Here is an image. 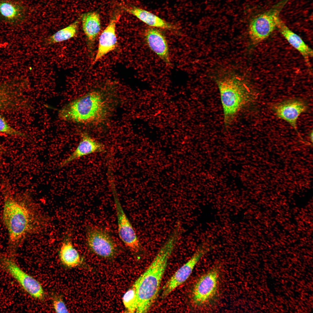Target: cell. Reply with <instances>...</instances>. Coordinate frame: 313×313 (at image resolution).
Instances as JSON below:
<instances>
[{"label":"cell","mask_w":313,"mask_h":313,"mask_svg":"<svg viewBox=\"0 0 313 313\" xmlns=\"http://www.w3.org/2000/svg\"><path fill=\"white\" fill-rule=\"evenodd\" d=\"M2 220L8 233L9 256L13 258L27 236L42 232L49 222L30 197L9 194L4 198Z\"/></svg>","instance_id":"obj_1"},{"label":"cell","mask_w":313,"mask_h":313,"mask_svg":"<svg viewBox=\"0 0 313 313\" xmlns=\"http://www.w3.org/2000/svg\"><path fill=\"white\" fill-rule=\"evenodd\" d=\"M181 233L179 229L174 228L150 265L133 285L137 297L136 312H147L157 299L168 261Z\"/></svg>","instance_id":"obj_2"},{"label":"cell","mask_w":313,"mask_h":313,"mask_svg":"<svg viewBox=\"0 0 313 313\" xmlns=\"http://www.w3.org/2000/svg\"><path fill=\"white\" fill-rule=\"evenodd\" d=\"M104 102L101 94L93 91L70 102L60 110L61 119L79 123H87L102 118L105 111Z\"/></svg>","instance_id":"obj_3"},{"label":"cell","mask_w":313,"mask_h":313,"mask_svg":"<svg viewBox=\"0 0 313 313\" xmlns=\"http://www.w3.org/2000/svg\"><path fill=\"white\" fill-rule=\"evenodd\" d=\"M240 82L232 79L225 80L219 85L224 116L228 124L247 100L248 94Z\"/></svg>","instance_id":"obj_4"},{"label":"cell","mask_w":313,"mask_h":313,"mask_svg":"<svg viewBox=\"0 0 313 313\" xmlns=\"http://www.w3.org/2000/svg\"><path fill=\"white\" fill-rule=\"evenodd\" d=\"M289 0H283L269 10L254 17L249 26L250 39L254 44H258L267 38L276 27L279 16L282 8Z\"/></svg>","instance_id":"obj_5"},{"label":"cell","mask_w":313,"mask_h":313,"mask_svg":"<svg viewBox=\"0 0 313 313\" xmlns=\"http://www.w3.org/2000/svg\"><path fill=\"white\" fill-rule=\"evenodd\" d=\"M0 265L32 297L38 300L44 298V292L40 282L21 269L13 258L9 256L1 257Z\"/></svg>","instance_id":"obj_6"},{"label":"cell","mask_w":313,"mask_h":313,"mask_svg":"<svg viewBox=\"0 0 313 313\" xmlns=\"http://www.w3.org/2000/svg\"><path fill=\"white\" fill-rule=\"evenodd\" d=\"M86 236L88 246L96 254L106 258L115 255L116 244L109 233L103 228L96 225L89 226L87 228Z\"/></svg>","instance_id":"obj_7"},{"label":"cell","mask_w":313,"mask_h":313,"mask_svg":"<svg viewBox=\"0 0 313 313\" xmlns=\"http://www.w3.org/2000/svg\"><path fill=\"white\" fill-rule=\"evenodd\" d=\"M219 272L217 268L210 270L198 279L193 288L192 301L197 306L206 304L215 295L218 287Z\"/></svg>","instance_id":"obj_8"},{"label":"cell","mask_w":313,"mask_h":313,"mask_svg":"<svg viewBox=\"0 0 313 313\" xmlns=\"http://www.w3.org/2000/svg\"><path fill=\"white\" fill-rule=\"evenodd\" d=\"M209 250V246L205 243L197 248L190 259L177 270L164 285L162 289V297L167 296L187 280L196 264Z\"/></svg>","instance_id":"obj_9"},{"label":"cell","mask_w":313,"mask_h":313,"mask_svg":"<svg viewBox=\"0 0 313 313\" xmlns=\"http://www.w3.org/2000/svg\"><path fill=\"white\" fill-rule=\"evenodd\" d=\"M117 220L118 232L119 237L130 249L138 252L141 244L133 228L122 208L114 186L112 185Z\"/></svg>","instance_id":"obj_10"},{"label":"cell","mask_w":313,"mask_h":313,"mask_svg":"<svg viewBox=\"0 0 313 313\" xmlns=\"http://www.w3.org/2000/svg\"><path fill=\"white\" fill-rule=\"evenodd\" d=\"M120 17L119 15L113 17L101 34L98 49L92 65L99 61L109 53L114 50L117 47V41L116 25Z\"/></svg>","instance_id":"obj_11"},{"label":"cell","mask_w":313,"mask_h":313,"mask_svg":"<svg viewBox=\"0 0 313 313\" xmlns=\"http://www.w3.org/2000/svg\"><path fill=\"white\" fill-rule=\"evenodd\" d=\"M306 104L301 100L293 99L285 101L274 105L276 116L288 123L298 133L297 121L300 115L306 110Z\"/></svg>","instance_id":"obj_12"},{"label":"cell","mask_w":313,"mask_h":313,"mask_svg":"<svg viewBox=\"0 0 313 313\" xmlns=\"http://www.w3.org/2000/svg\"><path fill=\"white\" fill-rule=\"evenodd\" d=\"M144 38L149 48L167 64L170 65V59L168 42L164 35L154 28L147 29Z\"/></svg>","instance_id":"obj_13"},{"label":"cell","mask_w":313,"mask_h":313,"mask_svg":"<svg viewBox=\"0 0 313 313\" xmlns=\"http://www.w3.org/2000/svg\"><path fill=\"white\" fill-rule=\"evenodd\" d=\"M23 81H13L0 84V110L14 108L19 105Z\"/></svg>","instance_id":"obj_14"},{"label":"cell","mask_w":313,"mask_h":313,"mask_svg":"<svg viewBox=\"0 0 313 313\" xmlns=\"http://www.w3.org/2000/svg\"><path fill=\"white\" fill-rule=\"evenodd\" d=\"M104 145L86 134L81 136L77 147L67 158L61 162L60 167H63L76 159L89 154L105 150Z\"/></svg>","instance_id":"obj_15"},{"label":"cell","mask_w":313,"mask_h":313,"mask_svg":"<svg viewBox=\"0 0 313 313\" xmlns=\"http://www.w3.org/2000/svg\"><path fill=\"white\" fill-rule=\"evenodd\" d=\"M126 12L132 14L148 25L153 28L174 31L177 27L152 13L142 8L132 6L125 7Z\"/></svg>","instance_id":"obj_16"},{"label":"cell","mask_w":313,"mask_h":313,"mask_svg":"<svg viewBox=\"0 0 313 313\" xmlns=\"http://www.w3.org/2000/svg\"><path fill=\"white\" fill-rule=\"evenodd\" d=\"M82 24L83 30L86 37L88 49L91 52L101 30L99 14L94 11L84 14L82 18Z\"/></svg>","instance_id":"obj_17"},{"label":"cell","mask_w":313,"mask_h":313,"mask_svg":"<svg viewBox=\"0 0 313 313\" xmlns=\"http://www.w3.org/2000/svg\"><path fill=\"white\" fill-rule=\"evenodd\" d=\"M280 32L289 43L302 54L306 61L313 56L312 50L308 46L297 34L292 31L285 23L279 19L276 24Z\"/></svg>","instance_id":"obj_18"},{"label":"cell","mask_w":313,"mask_h":313,"mask_svg":"<svg viewBox=\"0 0 313 313\" xmlns=\"http://www.w3.org/2000/svg\"><path fill=\"white\" fill-rule=\"evenodd\" d=\"M24 15L22 6L18 3L9 0H0V18L10 24L19 23Z\"/></svg>","instance_id":"obj_19"},{"label":"cell","mask_w":313,"mask_h":313,"mask_svg":"<svg viewBox=\"0 0 313 313\" xmlns=\"http://www.w3.org/2000/svg\"><path fill=\"white\" fill-rule=\"evenodd\" d=\"M60 260L62 263L69 267H74L81 262L80 256L74 248L69 238H66L62 242L59 252Z\"/></svg>","instance_id":"obj_20"},{"label":"cell","mask_w":313,"mask_h":313,"mask_svg":"<svg viewBox=\"0 0 313 313\" xmlns=\"http://www.w3.org/2000/svg\"><path fill=\"white\" fill-rule=\"evenodd\" d=\"M78 22L76 21L47 38L46 43L51 45L61 42L74 37L76 34Z\"/></svg>","instance_id":"obj_21"},{"label":"cell","mask_w":313,"mask_h":313,"mask_svg":"<svg viewBox=\"0 0 313 313\" xmlns=\"http://www.w3.org/2000/svg\"><path fill=\"white\" fill-rule=\"evenodd\" d=\"M123 301L128 312H136L137 305V297L136 289L133 285L125 294Z\"/></svg>","instance_id":"obj_22"},{"label":"cell","mask_w":313,"mask_h":313,"mask_svg":"<svg viewBox=\"0 0 313 313\" xmlns=\"http://www.w3.org/2000/svg\"><path fill=\"white\" fill-rule=\"evenodd\" d=\"M0 132L11 135H22L21 133L7 123L5 119L0 116Z\"/></svg>","instance_id":"obj_23"},{"label":"cell","mask_w":313,"mask_h":313,"mask_svg":"<svg viewBox=\"0 0 313 313\" xmlns=\"http://www.w3.org/2000/svg\"><path fill=\"white\" fill-rule=\"evenodd\" d=\"M54 309L57 313H68V310L63 301L60 297H57L53 301Z\"/></svg>","instance_id":"obj_24"},{"label":"cell","mask_w":313,"mask_h":313,"mask_svg":"<svg viewBox=\"0 0 313 313\" xmlns=\"http://www.w3.org/2000/svg\"><path fill=\"white\" fill-rule=\"evenodd\" d=\"M310 139L311 141L312 142V141H313V131H312V132H311V133L310 134Z\"/></svg>","instance_id":"obj_25"},{"label":"cell","mask_w":313,"mask_h":313,"mask_svg":"<svg viewBox=\"0 0 313 313\" xmlns=\"http://www.w3.org/2000/svg\"></svg>","instance_id":"obj_26"}]
</instances>
